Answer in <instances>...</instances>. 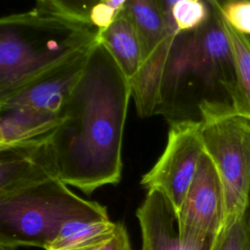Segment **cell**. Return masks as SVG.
Segmentation results:
<instances>
[{
    "mask_svg": "<svg viewBox=\"0 0 250 250\" xmlns=\"http://www.w3.org/2000/svg\"><path fill=\"white\" fill-rule=\"evenodd\" d=\"M131 83L99 43L51 133L59 180L89 195L122 176V144Z\"/></svg>",
    "mask_w": 250,
    "mask_h": 250,
    "instance_id": "1",
    "label": "cell"
},
{
    "mask_svg": "<svg viewBox=\"0 0 250 250\" xmlns=\"http://www.w3.org/2000/svg\"><path fill=\"white\" fill-rule=\"evenodd\" d=\"M94 25L36 5L0 20V97L98 42Z\"/></svg>",
    "mask_w": 250,
    "mask_h": 250,
    "instance_id": "2",
    "label": "cell"
},
{
    "mask_svg": "<svg viewBox=\"0 0 250 250\" xmlns=\"http://www.w3.org/2000/svg\"><path fill=\"white\" fill-rule=\"evenodd\" d=\"M104 205L76 194L61 180L0 197V246L45 249L71 221L107 219Z\"/></svg>",
    "mask_w": 250,
    "mask_h": 250,
    "instance_id": "3",
    "label": "cell"
},
{
    "mask_svg": "<svg viewBox=\"0 0 250 250\" xmlns=\"http://www.w3.org/2000/svg\"><path fill=\"white\" fill-rule=\"evenodd\" d=\"M198 109L203 150L220 180L223 229L246 216L250 197V121L233 113L225 102L204 101Z\"/></svg>",
    "mask_w": 250,
    "mask_h": 250,
    "instance_id": "4",
    "label": "cell"
},
{
    "mask_svg": "<svg viewBox=\"0 0 250 250\" xmlns=\"http://www.w3.org/2000/svg\"><path fill=\"white\" fill-rule=\"evenodd\" d=\"M200 121L170 123L166 146L149 171L141 180L147 191L160 192L172 206L175 217L195 175L203 153Z\"/></svg>",
    "mask_w": 250,
    "mask_h": 250,
    "instance_id": "5",
    "label": "cell"
},
{
    "mask_svg": "<svg viewBox=\"0 0 250 250\" xmlns=\"http://www.w3.org/2000/svg\"><path fill=\"white\" fill-rule=\"evenodd\" d=\"M223 222V197L215 166L203 151L183 204L176 215L184 240L211 243Z\"/></svg>",
    "mask_w": 250,
    "mask_h": 250,
    "instance_id": "6",
    "label": "cell"
},
{
    "mask_svg": "<svg viewBox=\"0 0 250 250\" xmlns=\"http://www.w3.org/2000/svg\"><path fill=\"white\" fill-rule=\"evenodd\" d=\"M50 135L0 149V197L59 180Z\"/></svg>",
    "mask_w": 250,
    "mask_h": 250,
    "instance_id": "7",
    "label": "cell"
},
{
    "mask_svg": "<svg viewBox=\"0 0 250 250\" xmlns=\"http://www.w3.org/2000/svg\"><path fill=\"white\" fill-rule=\"evenodd\" d=\"M97 44L98 42L28 84L0 97V109L29 106L55 113L62 112L81 79Z\"/></svg>",
    "mask_w": 250,
    "mask_h": 250,
    "instance_id": "8",
    "label": "cell"
},
{
    "mask_svg": "<svg viewBox=\"0 0 250 250\" xmlns=\"http://www.w3.org/2000/svg\"><path fill=\"white\" fill-rule=\"evenodd\" d=\"M142 250H208L210 243L184 240L178 233L172 206L158 191H147L136 211Z\"/></svg>",
    "mask_w": 250,
    "mask_h": 250,
    "instance_id": "9",
    "label": "cell"
},
{
    "mask_svg": "<svg viewBox=\"0 0 250 250\" xmlns=\"http://www.w3.org/2000/svg\"><path fill=\"white\" fill-rule=\"evenodd\" d=\"M0 113V149L51 134L64 118L62 112L29 106L3 108Z\"/></svg>",
    "mask_w": 250,
    "mask_h": 250,
    "instance_id": "10",
    "label": "cell"
},
{
    "mask_svg": "<svg viewBox=\"0 0 250 250\" xmlns=\"http://www.w3.org/2000/svg\"><path fill=\"white\" fill-rule=\"evenodd\" d=\"M98 41L109 52L131 83L141 69L143 55L136 28L122 10L107 28L99 31Z\"/></svg>",
    "mask_w": 250,
    "mask_h": 250,
    "instance_id": "11",
    "label": "cell"
},
{
    "mask_svg": "<svg viewBox=\"0 0 250 250\" xmlns=\"http://www.w3.org/2000/svg\"><path fill=\"white\" fill-rule=\"evenodd\" d=\"M121 10L134 24L141 43V71L152 63L159 52L166 34L165 18L156 0H128Z\"/></svg>",
    "mask_w": 250,
    "mask_h": 250,
    "instance_id": "12",
    "label": "cell"
},
{
    "mask_svg": "<svg viewBox=\"0 0 250 250\" xmlns=\"http://www.w3.org/2000/svg\"><path fill=\"white\" fill-rule=\"evenodd\" d=\"M218 11L232 54L234 83L229 95L233 113L250 121V37L232 28L220 14L216 0H211Z\"/></svg>",
    "mask_w": 250,
    "mask_h": 250,
    "instance_id": "13",
    "label": "cell"
},
{
    "mask_svg": "<svg viewBox=\"0 0 250 250\" xmlns=\"http://www.w3.org/2000/svg\"><path fill=\"white\" fill-rule=\"evenodd\" d=\"M116 228L117 223L109 218L71 221L44 250H88L109 240Z\"/></svg>",
    "mask_w": 250,
    "mask_h": 250,
    "instance_id": "14",
    "label": "cell"
},
{
    "mask_svg": "<svg viewBox=\"0 0 250 250\" xmlns=\"http://www.w3.org/2000/svg\"><path fill=\"white\" fill-rule=\"evenodd\" d=\"M208 0H180L163 13L166 23L176 26L179 33L192 31L202 26L211 17Z\"/></svg>",
    "mask_w": 250,
    "mask_h": 250,
    "instance_id": "15",
    "label": "cell"
},
{
    "mask_svg": "<svg viewBox=\"0 0 250 250\" xmlns=\"http://www.w3.org/2000/svg\"><path fill=\"white\" fill-rule=\"evenodd\" d=\"M208 250H250V221L245 216L221 229Z\"/></svg>",
    "mask_w": 250,
    "mask_h": 250,
    "instance_id": "16",
    "label": "cell"
},
{
    "mask_svg": "<svg viewBox=\"0 0 250 250\" xmlns=\"http://www.w3.org/2000/svg\"><path fill=\"white\" fill-rule=\"evenodd\" d=\"M216 4L232 28L250 37V0H216Z\"/></svg>",
    "mask_w": 250,
    "mask_h": 250,
    "instance_id": "17",
    "label": "cell"
},
{
    "mask_svg": "<svg viewBox=\"0 0 250 250\" xmlns=\"http://www.w3.org/2000/svg\"><path fill=\"white\" fill-rule=\"evenodd\" d=\"M101 0H36V5L69 18L91 23L89 21L90 11Z\"/></svg>",
    "mask_w": 250,
    "mask_h": 250,
    "instance_id": "18",
    "label": "cell"
},
{
    "mask_svg": "<svg viewBox=\"0 0 250 250\" xmlns=\"http://www.w3.org/2000/svg\"><path fill=\"white\" fill-rule=\"evenodd\" d=\"M118 12L109 7L107 4L100 1L90 11L89 21L99 31L107 28L115 20Z\"/></svg>",
    "mask_w": 250,
    "mask_h": 250,
    "instance_id": "19",
    "label": "cell"
},
{
    "mask_svg": "<svg viewBox=\"0 0 250 250\" xmlns=\"http://www.w3.org/2000/svg\"><path fill=\"white\" fill-rule=\"evenodd\" d=\"M88 250H133V248L126 227L119 222L114 235L109 240Z\"/></svg>",
    "mask_w": 250,
    "mask_h": 250,
    "instance_id": "20",
    "label": "cell"
},
{
    "mask_svg": "<svg viewBox=\"0 0 250 250\" xmlns=\"http://www.w3.org/2000/svg\"><path fill=\"white\" fill-rule=\"evenodd\" d=\"M101 1H103L105 4H107L109 7H111L115 11L119 12L122 9V7L124 6V4L128 0H101Z\"/></svg>",
    "mask_w": 250,
    "mask_h": 250,
    "instance_id": "21",
    "label": "cell"
},
{
    "mask_svg": "<svg viewBox=\"0 0 250 250\" xmlns=\"http://www.w3.org/2000/svg\"><path fill=\"white\" fill-rule=\"evenodd\" d=\"M0 250H17V249L10 248V247H5V246H0Z\"/></svg>",
    "mask_w": 250,
    "mask_h": 250,
    "instance_id": "22",
    "label": "cell"
}]
</instances>
